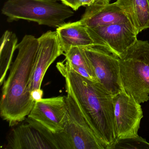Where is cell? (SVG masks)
<instances>
[{
    "instance_id": "1",
    "label": "cell",
    "mask_w": 149,
    "mask_h": 149,
    "mask_svg": "<svg viewBox=\"0 0 149 149\" xmlns=\"http://www.w3.org/2000/svg\"><path fill=\"white\" fill-rule=\"evenodd\" d=\"M56 67L65 78L67 94L78 104L105 149H110L117 140L113 96L98 82L71 70L66 62L57 63Z\"/></svg>"
},
{
    "instance_id": "2",
    "label": "cell",
    "mask_w": 149,
    "mask_h": 149,
    "mask_svg": "<svg viewBox=\"0 0 149 149\" xmlns=\"http://www.w3.org/2000/svg\"><path fill=\"white\" fill-rule=\"evenodd\" d=\"M39 45L38 38L30 35L24 36L17 45L18 55L3 84L0 114L10 126L25 120L35 102L29 85Z\"/></svg>"
},
{
    "instance_id": "3",
    "label": "cell",
    "mask_w": 149,
    "mask_h": 149,
    "mask_svg": "<svg viewBox=\"0 0 149 149\" xmlns=\"http://www.w3.org/2000/svg\"><path fill=\"white\" fill-rule=\"evenodd\" d=\"M123 89L141 104L149 100V42L137 40L120 58Z\"/></svg>"
},
{
    "instance_id": "4",
    "label": "cell",
    "mask_w": 149,
    "mask_h": 149,
    "mask_svg": "<svg viewBox=\"0 0 149 149\" xmlns=\"http://www.w3.org/2000/svg\"><path fill=\"white\" fill-rule=\"evenodd\" d=\"M1 11L10 22L23 19L54 28L74 14L72 8L56 0H7Z\"/></svg>"
},
{
    "instance_id": "5",
    "label": "cell",
    "mask_w": 149,
    "mask_h": 149,
    "mask_svg": "<svg viewBox=\"0 0 149 149\" xmlns=\"http://www.w3.org/2000/svg\"><path fill=\"white\" fill-rule=\"evenodd\" d=\"M68 121L62 132L54 134L59 149H105L74 98L67 94Z\"/></svg>"
},
{
    "instance_id": "6",
    "label": "cell",
    "mask_w": 149,
    "mask_h": 149,
    "mask_svg": "<svg viewBox=\"0 0 149 149\" xmlns=\"http://www.w3.org/2000/svg\"><path fill=\"white\" fill-rule=\"evenodd\" d=\"M98 82L112 96L123 90L120 74V58L108 49L93 44L81 47Z\"/></svg>"
},
{
    "instance_id": "7",
    "label": "cell",
    "mask_w": 149,
    "mask_h": 149,
    "mask_svg": "<svg viewBox=\"0 0 149 149\" xmlns=\"http://www.w3.org/2000/svg\"><path fill=\"white\" fill-rule=\"evenodd\" d=\"M7 142L8 149H59L54 134L29 118L12 130Z\"/></svg>"
},
{
    "instance_id": "8",
    "label": "cell",
    "mask_w": 149,
    "mask_h": 149,
    "mask_svg": "<svg viewBox=\"0 0 149 149\" xmlns=\"http://www.w3.org/2000/svg\"><path fill=\"white\" fill-rule=\"evenodd\" d=\"M86 28L94 44L103 47L119 58L138 40V34L131 24Z\"/></svg>"
},
{
    "instance_id": "9",
    "label": "cell",
    "mask_w": 149,
    "mask_h": 149,
    "mask_svg": "<svg viewBox=\"0 0 149 149\" xmlns=\"http://www.w3.org/2000/svg\"><path fill=\"white\" fill-rule=\"evenodd\" d=\"M113 102L117 139L139 136L143 117L140 104L124 90L113 96Z\"/></svg>"
},
{
    "instance_id": "10",
    "label": "cell",
    "mask_w": 149,
    "mask_h": 149,
    "mask_svg": "<svg viewBox=\"0 0 149 149\" xmlns=\"http://www.w3.org/2000/svg\"><path fill=\"white\" fill-rule=\"evenodd\" d=\"M28 118L38 122L54 134L62 132L68 121L66 97L59 96L36 102Z\"/></svg>"
},
{
    "instance_id": "11",
    "label": "cell",
    "mask_w": 149,
    "mask_h": 149,
    "mask_svg": "<svg viewBox=\"0 0 149 149\" xmlns=\"http://www.w3.org/2000/svg\"><path fill=\"white\" fill-rule=\"evenodd\" d=\"M39 48L29 85L30 92L41 89L43 77L49 66L63 54L56 31H49L38 38Z\"/></svg>"
},
{
    "instance_id": "12",
    "label": "cell",
    "mask_w": 149,
    "mask_h": 149,
    "mask_svg": "<svg viewBox=\"0 0 149 149\" xmlns=\"http://www.w3.org/2000/svg\"><path fill=\"white\" fill-rule=\"evenodd\" d=\"M80 20L88 28L115 24H131L125 14L116 2L105 6L94 4L86 7L85 13Z\"/></svg>"
},
{
    "instance_id": "13",
    "label": "cell",
    "mask_w": 149,
    "mask_h": 149,
    "mask_svg": "<svg viewBox=\"0 0 149 149\" xmlns=\"http://www.w3.org/2000/svg\"><path fill=\"white\" fill-rule=\"evenodd\" d=\"M56 32L63 55L72 48L94 44L87 28L80 20L64 23L57 28Z\"/></svg>"
},
{
    "instance_id": "14",
    "label": "cell",
    "mask_w": 149,
    "mask_h": 149,
    "mask_svg": "<svg viewBox=\"0 0 149 149\" xmlns=\"http://www.w3.org/2000/svg\"><path fill=\"white\" fill-rule=\"evenodd\" d=\"M138 34L149 28V0H116Z\"/></svg>"
},
{
    "instance_id": "15",
    "label": "cell",
    "mask_w": 149,
    "mask_h": 149,
    "mask_svg": "<svg viewBox=\"0 0 149 149\" xmlns=\"http://www.w3.org/2000/svg\"><path fill=\"white\" fill-rule=\"evenodd\" d=\"M64 55L65 62L71 70L89 80L98 82L93 68L81 47L72 48Z\"/></svg>"
},
{
    "instance_id": "16",
    "label": "cell",
    "mask_w": 149,
    "mask_h": 149,
    "mask_svg": "<svg viewBox=\"0 0 149 149\" xmlns=\"http://www.w3.org/2000/svg\"><path fill=\"white\" fill-rule=\"evenodd\" d=\"M17 45L18 39L16 35L8 30L6 31L1 39L0 82L1 85L11 67L13 56L15 49H17Z\"/></svg>"
},
{
    "instance_id": "17",
    "label": "cell",
    "mask_w": 149,
    "mask_h": 149,
    "mask_svg": "<svg viewBox=\"0 0 149 149\" xmlns=\"http://www.w3.org/2000/svg\"><path fill=\"white\" fill-rule=\"evenodd\" d=\"M149 149V143L139 136L117 139L110 149Z\"/></svg>"
},
{
    "instance_id": "18",
    "label": "cell",
    "mask_w": 149,
    "mask_h": 149,
    "mask_svg": "<svg viewBox=\"0 0 149 149\" xmlns=\"http://www.w3.org/2000/svg\"><path fill=\"white\" fill-rule=\"evenodd\" d=\"M43 94V91L41 89L34 90L31 92V97L34 102H37L42 99Z\"/></svg>"
},
{
    "instance_id": "19",
    "label": "cell",
    "mask_w": 149,
    "mask_h": 149,
    "mask_svg": "<svg viewBox=\"0 0 149 149\" xmlns=\"http://www.w3.org/2000/svg\"><path fill=\"white\" fill-rule=\"evenodd\" d=\"M62 3L67 5L73 9L74 11L78 10L77 0H60Z\"/></svg>"
},
{
    "instance_id": "20",
    "label": "cell",
    "mask_w": 149,
    "mask_h": 149,
    "mask_svg": "<svg viewBox=\"0 0 149 149\" xmlns=\"http://www.w3.org/2000/svg\"><path fill=\"white\" fill-rule=\"evenodd\" d=\"M96 0H77L78 8L81 6H92L95 2Z\"/></svg>"
},
{
    "instance_id": "21",
    "label": "cell",
    "mask_w": 149,
    "mask_h": 149,
    "mask_svg": "<svg viewBox=\"0 0 149 149\" xmlns=\"http://www.w3.org/2000/svg\"><path fill=\"white\" fill-rule=\"evenodd\" d=\"M111 0H96L94 4L99 6H105L110 4Z\"/></svg>"
},
{
    "instance_id": "22",
    "label": "cell",
    "mask_w": 149,
    "mask_h": 149,
    "mask_svg": "<svg viewBox=\"0 0 149 149\" xmlns=\"http://www.w3.org/2000/svg\"></svg>"
}]
</instances>
